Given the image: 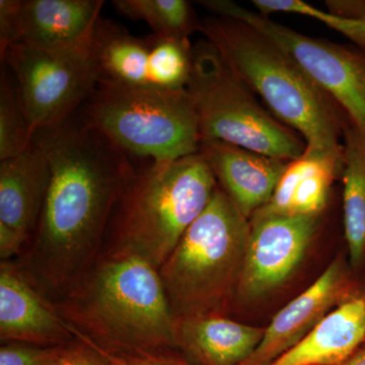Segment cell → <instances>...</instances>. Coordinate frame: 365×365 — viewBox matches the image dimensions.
Returning <instances> with one entry per match:
<instances>
[{"label": "cell", "instance_id": "ffe728a7", "mask_svg": "<svg viewBox=\"0 0 365 365\" xmlns=\"http://www.w3.org/2000/svg\"><path fill=\"white\" fill-rule=\"evenodd\" d=\"M343 225L349 264L365 268V133L348 122L343 135Z\"/></svg>", "mask_w": 365, "mask_h": 365}, {"label": "cell", "instance_id": "f1b7e54d", "mask_svg": "<svg viewBox=\"0 0 365 365\" xmlns=\"http://www.w3.org/2000/svg\"><path fill=\"white\" fill-rule=\"evenodd\" d=\"M327 11L352 20H365V0H328Z\"/></svg>", "mask_w": 365, "mask_h": 365}, {"label": "cell", "instance_id": "d4e9b609", "mask_svg": "<svg viewBox=\"0 0 365 365\" xmlns=\"http://www.w3.org/2000/svg\"><path fill=\"white\" fill-rule=\"evenodd\" d=\"M69 345L41 346L20 342L6 343L0 348V365H54Z\"/></svg>", "mask_w": 365, "mask_h": 365}, {"label": "cell", "instance_id": "277c9868", "mask_svg": "<svg viewBox=\"0 0 365 365\" xmlns=\"http://www.w3.org/2000/svg\"><path fill=\"white\" fill-rule=\"evenodd\" d=\"M217 187L199 153L151 163L118 204L111 250L139 257L158 270L202 215Z\"/></svg>", "mask_w": 365, "mask_h": 365}, {"label": "cell", "instance_id": "5b68a950", "mask_svg": "<svg viewBox=\"0 0 365 365\" xmlns=\"http://www.w3.org/2000/svg\"><path fill=\"white\" fill-rule=\"evenodd\" d=\"M250 220L220 187L158 269L175 319L223 314L237 297Z\"/></svg>", "mask_w": 365, "mask_h": 365}, {"label": "cell", "instance_id": "2e32d148", "mask_svg": "<svg viewBox=\"0 0 365 365\" xmlns=\"http://www.w3.org/2000/svg\"><path fill=\"white\" fill-rule=\"evenodd\" d=\"M265 328L223 316L204 314L176 319L177 352L194 365H241L256 351Z\"/></svg>", "mask_w": 365, "mask_h": 365}, {"label": "cell", "instance_id": "7402d4cb", "mask_svg": "<svg viewBox=\"0 0 365 365\" xmlns=\"http://www.w3.org/2000/svg\"><path fill=\"white\" fill-rule=\"evenodd\" d=\"M150 88L162 91L186 90L193 59L189 39L176 40L151 36Z\"/></svg>", "mask_w": 365, "mask_h": 365}, {"label": "cell", "instance_id": "4fadbf2b", "mask_svg": "<svg viewBox=\"0 0 365 365\" xmlns=\"http://www.w3.org/2000/svg\"><path fill=\"white\" fill-rule=\"evenodd\" d=\"M102 0H26L20 14V42L52 54L91 53Z\"/></svg>", "mask_w": 365, "mask_h": 365}, {"label": "cell", "instance_id": "d6986e66", "mask_svg": "<svg viewBox=\"0 0 365 365\" xmlns=\"http://www.w3.org/2000/svg\"><path fill=\"white\" fill-rule=\"evenodd\" d=\"M91 56L100 81L150 88V38L134 37L116 24L100 19L91 43Z\"/></svg>", "mask_w": 365, "mask_h": 365}, {"label": "cell", "instance_id": "ac0fdd59", "mask_svg": "<svg viewBox=\"0 0 365 365\" xmlns=\"http://www.w3.org/2000/svg\"><path fill=\"white\" fill-rule=\"evenodd\" d=\"M342 170L343 157L306 150L287 163L270 200L252 217L323 215L331 187Z\"/></svg>", "mask_w": 365, "mask_h": 365}, {"label": "cell", "instance_id": "ba28073f", "mask_svg": "<svg viewBox=\"0 0 365 365\" xmlns=\"http://www.w3.org/2000/svg\"><path fill=\"white\" fill-rule=\"evenodd\" d=\"M200 4L217 16L244 21L273 40L365 133V49L309 37L230 0Z\"/></svg>", "mask_w": 365, "mask_h": 365}, {"label": "cell", "instance_id": "7c38bea8", "mask_svg": "<svg viewBox=\"0 0 365 365\" xmlns=\"http://www.w3.org/2000/svg\"><path fill=\"white\" fill-rule=\"evenodd\" d=\"M51 181V167L34 141L21 155L0 160V257L21 253L39 223Z\"/></svg>", "mask_w": 365, "mask_h": 365}, {"label": "cell", "instance_id": "30bf717a", "mask_svg": "<svg viewBox=\"0 0 365 365\" xmlns=\"http://www.w3.org/2000/svg\"><path fill=\"white\" fill-rule=\"evenodd\" d=\"M321 215L254 216L235 299L253 302L287 284L321 227Z\"/></svg>", "mask_w": 365, "mask_h": 365}, {"label": "cell", "instance_id": "7a4b0ae2", "mask_svg": "<svg viewBox=\"0 0 365 365\" xmlns=\"http://www.w3.org/2000/svg\"><path fill=\"white\" fill-rule=\"evenodd\" d=\"M62 318L113 353L177 351L175 319L158 269L109 250L61 302Z\"/></svg>", "mask_w": 365, "mask_h": 365}, {"label": "cell", "instance_id": "cb8c5ba5", "mask_svg": "<svg viewBox=\"0 0 365 365\" xmlns=\"http://www.w3.org/2000/svg\"><path fill=\"white\" fill-rule=\"evenodd\" d=\"M254 6L262 16L275 13L297 14L323 23L351 41L356 47L365 49V20H352L322 11L302 0H254Z\"/></svg>", "mask_w": 365, "mask_h": 365}, {"label": "cell", "instance_id": "9c48e42d", "mask_svg": "<svg viewBox=\"0 0 365 365\" xmlns=\"http://www.w3.org/2000/svg\"><path fill=\"white\" fill-rule=\"evenodd\" d=\"M1 59L13 71L35 133L79 111L100 81L91 53L52 54L16 43Z\"/></svg>", "mask_w": 365, "mask_h": 365}, {"label": "cell", "instance_id": "9a60e30c", "mask_svg": "<svg viewBox=\"0 0 365 365\" xmlns=\"http://www.w3.org/2000/svg\"><path fill=\"white\" fill-rule=\"evenodd\" d=\"M199 153L218 187L249 220L269 202L289 163L220 141H201Z\"/></svg>", "mask_w": 365, "mask_h": 365}, {"label": "cell", "instance_id": "44dd1931", "mask_svg": "<svg viewBox=\"0 0 365 365\" xmlns=\"http://www.w3.org/2000/svg\"><path fill=\"white\" fill-rule=\"evenodd\" d=\"M113 6L131 20L145 21L158 38L187 40L202 29V21L185 0H115Z\"/></svg>", "mask_w": 365, "mask_h": 365}, {"label": "cell", "instance_id": "3957f363", "mask_svg": "<svg viewBox=\"0 0 365 365\" xmlns=\"http://www.w3.org/2000/svg\"><path fill=\"white\" fill-rule=\"evenodd\" d=\"M201 32L269 112L299 133L307 150L343 157L349 120L280 46L248 24L225 16L206 19Z\"/></svg>", "mask_w": 365, "mask_h": 365}, {"label": "cell", "instance_id": "484cf974", "mask_svg": "<svg viewBox=\"0 0 365 365\" xmlns=\"http://www.w3.org/2000/svg\"><path fill=\"white\" fill-rule=\"evenodd\" d=\"M71 330L76 339L83 341L86 344L93 346L108 360L110 365H194L182 357L181 354H178L177 351L134 353V354L109 352L91 342L73 327H71Z\"/></svg>", "mask_w": 365, "mask_h": 365}, {"label": "cell", "instance_id": "8fae6325", "mask_svg": "<svg viewBox=\"0 0 365 365\" xmlns=\"http://www.w3.org/2000/svg\"><path fill=\"white\" fill-rule=\"evenodd\" d=\"M350 264L336 257L306 290L280 309L256 351L241 365H270L311 332L326 314L365 287Z\"/></svg>", "mask_w": 365, "mask_h": 365}, {"label": "cell", "instance_id": "603a6c76", "mask_svg": "<svg viewBox=\"0 0 365 365\" xmlns=\"http://www.w3.org/2000/svg\"><path fill=\"white\" fill-rule=\"evenodd\" d=\"M35 131L28 118L14 76L1 72L0 83V160L21 155L32 144Z\"/></svg>", "mask_w": 365, "mask_h": 365}, {"label": "cell", "instance_id": "5bb4252c", "mask_svg": "<svg viewBox=\"0 0 365 365\" xmlns=\"http://www.w3.org/2000/svg\"><path fill=\"white\" fill-rule=\"evenodd\" d=\"M0 338L2 342L41 346L76 342L71 325L9 262L0 268Z\"/></svg>", "mask_w": 365, "mask_h": 365}, {"label": "cell", "instance_id": "52a82bcc", "mask_svg": "<svg viewBox=\"0 0 365 365\" xmlns=\"http://www.w3.org/2000/svg\"><path fill=\"white\" fill-rule=\"evenodd\" d=\"M201 141H220L290 162L306 151L304 139L266 110L206 40L193 46L186 86Z\"/></svg>", "mask_w": 365, "mask_h": 365}, {"label": "cell", "instance_id": "8992f818", "mask_svg": "<svg viewBox=\"0 0 365 365\" xmlns=\"http://www.w3.org/2000/svg\"><path fill=\"white\" fill-rule=\"evenodd\" d=\"M78 113L126 155L168 163L199 153L198 118L186 90L100 81Z\"/></svg>", "mask_w": 365, "mask_h": 365}, {"label": "cell", "instance_id": "4dcf8cb0", "mask_svg": "<svg viewBox=\"0 0 365 365\" xmlns=\"http://www.w3.org/2000/svg\"><path fill=\"white\" fill-rule=\"evenodd\" d=\"M356 354L365 355V343H364V345L362 346L361 348H360L359 351L357 352Z\"/></svg>", "mask_w": 365, "mask_h": 365}, {"label": "cell", "instance_id": "83f0119b", "mask_svg": "<svg viewBox=\"0 0 365 365\" xmlns=\"http://www.w3.org/2000/svg\"><path fill=\"white\" fill-rule=\"evenodd\" d=\"M54 365H110L108 360L93 346L78 340L67 347L66 351Z\"/></svg>", "mask_w": 365, "mask_h": 365}, {"label": "cell", "instance_id": "e0dca14e", "mask_svg": "<svg viewBox=\"0 0 365 365\" xmlns=\"http://www.w3.org/2000/svg\"><path fill=\"white\" fill-rule=\"evenodd\" d=\"M365 343V287L319 322L270 365H341Z\"/></svg>", "mask_w": 365, "mask_h": 365}, {"label": "cell", "instance_id": "f546056e", "mask_svg": "<svg viewBox=\"0 0 365 365\" xmlns=\"http://www.w3.org/2000/svg\"><path fill=\"white\" fill-rule=\"evenodd\" d=\"M341 365H365V355L355 354L354 356Z\"/></svg>", "mask_w": 365, "mask_h": 365}, {"label": "cell", "instance_id": "6da1fadb", "mask_svg": "<svg viewBox=\"0 0 365 365\" xmlns=\"http://www.w3.org/2000/svg\"><path fill=\"white\" fill-rule=\"evenodd\" d=\"M51 167L35 234L11 263L53 304L61 302L102 255L113 215L137 174L124 151L81 114L36 131Z\"/></svg>", "mask_w": 365, "mask_h": 365}, {"label": "cell", "instance_id": "4316f807", "mask_svg": "<svg viewBox=\"0 0 365 365\" xmlns=\"http://www.w3.org/2000/svg\"><path fill=\"white\" fill-rule=\"evenodd\" d=\"M23 0H0V53L20 42Z\"/></svg>", "mask_w": 365, "mask_h": 365}]
</instances>
